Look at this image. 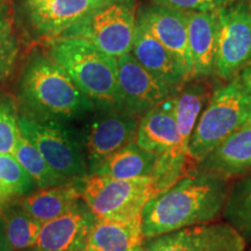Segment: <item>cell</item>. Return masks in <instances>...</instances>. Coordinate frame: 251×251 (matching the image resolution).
Instances as JSON below:
<instances>
[{
  "mask_svg": "<svg viewBox=\"0 0 251 251\" xmlns=\"http://www.w3.org/2000/svg\"><path fill=\"white\" fill-rule=\"evenodd\" d=\"M230 181L191 170L144 206L141 220L144 238L219 221Z\"/></svg>",
  "mask_w": 251,
  "mask_h": 251,
  "instance_id": "6da1fadb",
  "label": "cell"
},
{
  "mask_svg": "<svg viewBox=\"0 0 251 251\" xmlns=\"http://www.w3.org/2000/svg\"><path fill=\"white\" fill-rule=\"evenodd\" d=\"M18 94L24 112L36 118L71 122L86 118L96 106L51 57L34 52L25 64Z\"/></svg>",
  "mask_w": 251,
  "mask_h": 251,
  "instance_id": "7a4b0ae2",
  "label": "cell"
},
{
  "mask_svg": "<svg viewBox=\"0 0 251 251\" xmlns=\"http://www.w3.org/2000/svg\"><path fill=\"white\" fill-rule=\"evenodd\" d=\"M49 50L50 57L68 72L96 108L120 109L117 57L79 37H56L50 41Z\"/></svg>",
  "mask_w": 251,
  "mask_h": 251,
  "instance_id": "3957f363",
  "label": "cell"
},
{
  "mask_svg": "<svg viewBox=\"0 0 251 251\" xmlns=\"http://www.w3.org/2000/svg\"><path fill=\"white\" fill-rule=\"evenodd\" d=\"M251 122V94L238 78L211 96L187 147L190 171L235 131Z\"/></svg>",
  "mask_w": 251,
  "mask_h": 251,
  "instance_id": "277c9868",
  "label": "cell"
},
{
  "mask_svg": "<svg viewBox=\"0 0 251 251\" xmlns=\"http://www.w3.org/2000/svg\"><path fill=\"white\" fill-rule=\"evenodd\" d=\"M19 128L62 177L77 183L89 176L83 135L68 122L47 120L23 112L19 114Z\"/></svg>",
  "mask_w": 251,
  "mask_h": 251,
  "instance_id": "5b68a950",
  "label": "cell"
},
{
  "mask_svg": "<svg viewBox=\"0 0 251 251\" xmlns=\"http://www.w3.org/2000/svg\"><path fill=\"white\" fill-rule=\"evenodd\" d=\"M80 197L97 219L130 220L141 216L146 203L158 194L150 178L115 179L87 176L80 181Z\"/></svg>",
  "mask_w": 251,
  "mask_h": 251,
  "instance_id": "8992f818",
  "label": "cell"
},
{
  "mask_svg": "<svg viewBox=\"0 0 251 251\" xmlns=\"http://www.w3.org/2000/svg\"><path fill=\"white\" fill-rule=\"evenodd\" d=\"M136 19L134 0H112L81 19L59 37L87 40L105 54L119 58L131 51Z\"/></svg>",
  "mask_w": 251,
  "mask_h": 251,
  "instance_id": "52a82bcc",
  "label": "cell"
},
{
  "mask_svg": "<svg viewBox=\"0 0 251 251\" xmlns=\"http://www.w3.org/2000/svg\"><path fill=\"white\" fill-rule=\"evenodd\" d=\"M218 23L215 74L229 80L251 62V12L248 2L220 9Z\"/></svg>",
  "mask_w": 251,
  "mask_h": 251,
  "instance_id": "ba28073f",
  "label": "cell"
},
{
  "mask_svg": "<svg viewBox=\"0 0 251 251\" xmlns=\"http://www.w3.org/2000/svg\"><path fill=\"white\" fill-rule=\"evenodd\" d=\"M247 242L226 221L193 226L147 238L137 251H246Z\"/></svg>",
  "mask_w": 251,
  "mask_h": 251,
  "instance_id": "9c48e42d",
  "label": "cell"
},
{
  "mask_svg": "<svg viewBox=\"0 0 251 251\" xmlns=\"http://www.w3.org/2000/svg\"><path fill=\"white\" fill-rule=\"evenodd\" d=\"M83 135L89 176L103 161L133 142L136 137L137 118L119 108L98 109Z\"/></svg>",
  "mask_w": 251,
  "mask_h": 251,
  "instance_id": "30bf717a",
  "label": "cell"
},
{
  "mask_svg": "<svg viewBox=\"0 0 251 251\" xmlns=\"http://www.w3.org/2000/svg\"><path fill=\"white\" fill-rule=\"evenodd\" d=\"M118 86L120 109L136 118L177 93L144 69L131 52L118 58Z\"/></svg>",
  "mask_w": 251,
  "mask_h": 251,
  "instance_id": "8fae6325",
  "label": "cell"
},
{
  "mask_svg": "<svg viewBox=\"0 0 251 251\" xmlns=\"http://www.w3.org/2000/svg\"><path fill=\"white\" fill-rule=\"evenodd\" d=\"M135 142L143 149L164 155L172 165L185 174L190 171L187 151L180 142L175 118L174 96L143 115L139 122Z\"/></svg>",
  "mask_w": 251,
  "mask_h": 251,
  "instance_id": "7c38bea8",
  "label": "cell"
},
{
  "mask_svg": "<svg viewBox=\"0 0 251 251\" xmlns=\"http://www.w3.org/2000/svg\"><path fill=\"white\" fill-rule=\"evenodd\" d=\"M112 0H21L34 33L56 39L86 15Z\"/></svg>",
  "mask_w": 251,
  "mask_h": 251,
  "instance_id": "4fadbf2b",
  "label": "cell"
},
{
  "mask_svg": "<svg viewBox=\"0 0 251 251\" xmlns=\"http://www.w3.org/2000/svg\"><path fill=\"white\" fill-rule=\"evenodd\" d=\"M137 20L146 25L156 37L179 63L187 80L194 79V70L188 48V30L185 12L151 5L141 8Z\"/></svg>",
  "mask_w": 251,
  "mask_h": 251,
  "instance_id": "5bb4252c",
  "label": "cell"
},
{
  "mask_svg": "<svg viewBox=\"0 0 251 251\" xmlns=\"http://www.w3.org/2000/svg\"><path fill=\"white\" fill-rule=\"evenodd\" d=\"M94 219L81 199L67 214L41 226L35 244L26 251H85Z\"/></svg>",
  "mask_w": 251,
  "mask_h": 251,
  "instance_id": "9a60e30c",
  "label": "cell"
},
{
  "mask_svg": "<svg viewBox=\"0 0 251 251\" xmlns=\"http://www.w3.org/2000/svg\"><path fill=\"white\" fill-rule=\"evenodd\" d=\"M193 170V169H192ZM194 170L230 181L251 174V122L207 155Z\"/></svg>",
  "mask_w": 251,
  "mask_h": 251,
  "instance_id": "2e32d148",
  "label": "cell"
},
{
  "mask_svg": "<svg viewBox=\"0 0 251 251\" xmlns=\"http://www.w3.org/2000/svg\"><path fill=\"white\" fill-rule=\"evenodd\" d=\"M130 52L144 69L177 92L188 81L174 55L137 19Z\"/></svg>",
  "mask_w": 251,
  "mask_h": 251,
  "instance_id": "e0dca14e",
  "label": "cell"
},
{
  "mask_svg": "<svg viewBox=\"0 0 251 251\" xmlns=\"http://www.w3.org/2000/svg\"><path fill=\"white\" fill-rule=\"evenodd\" d=\"M188 48L194 78H205L215 72L218 51V12H185Z\"/></svg>",
  "mask_w": 251,
  "mask_h": 251,
  "instance_id": "ac0fdd59",
  "label": "cell"
},
{
  "mask_svg": "<svg viewBox=\"0 0 251 251\" xmlns=\"http://www.w3.org/2000/svg\"><path fill=\"white\" fill-rule=\"evenodd\" d=\"M144 240L141 216L130 220L96 218L85 251H137Z\"/></svg>",
  "mask_w": 251,
  "mask_h": 251,
  "instance_id": "d6986e66",
  "label": "cell"
},
{
  "mask_svg": "<svg viewBox=\"0 0 251 251\" xmlns=\"http://www.w3.org/2000/svg\"><path fill=\"white\" fill-rule=\"evenodd\" d=\"M159 161V153L143 149L133 141L109 156L93 171L92 175L115 179L150 178L153 180L158 175Z\"/></svg>",
  "mask_w": 251,
  "mask_h": 251,
  "instance_id": "ffe728a7",
  "label": "cell"
},
{
  "mask_svg": "<svg viewBox=\"0 0 251 251\" xmlns=\"http://www.w3.org/2000/svg\"><path fill=\"white\" fill-rule=\"evenodd\" d=\"M79 186L80 181L61 186L40 188L39 191H34L25 196L18 203L28 214L43 225L67 214L78 205L81 200Z\"/></svg>",
  "mask_w": 251,
  "mask_h": 251,
  "instance_id": "44dd1931",
  "label": "cell"
},
{
  "mask_svg": "<svg viewBox=\"0 0 251 251\" xmlns=\"http://www.w3.org/2000/svg\"><path fill=\"white\" fill-rule=\"evenodd\" d=\"M211 91L203 81L190 83L180 87L174 96L175 118L180 142L186 149L200 115L211 99Z\"/></svg>",
  "mask_w": 251,
  "mask_h": 251,
  "instance_id": "7402d4cb",
  "label": "cell"
},
{
  "mask_svg": "<svg viewBox=\"0 0 251 251\" xmlns=\"http://www.w3.org/2000/svg\"><path fill=\"white\" fill-rule=\"evenodd\" d=\"M222 218L251 243V174L230 185Z\"/></svg>",
  "mask_w": 251,
  "mask_h": 251,
  "instance_id": "603a6c76",
  "label": "cell"
},
{
  "mask_svg": "<svg viewBox=\"0 0 251 251\" xmlns=\"http://www.w3.org/2000/svg\"><path fill=\"white\" fill-rule=\"evenodd\" d=\"M12 155L23 165V168L33 178L39 188H48L75 183L52 170L39 150L29 142V140L21 133V130L18 135L17 144Z\"/></svg>",
  "mask_w": 251,
  "mask_h": 251,
  "instance_id": "cb8c5ba5",
  "label": "cell"
},
{
  "mask_svg": "<svg viewBox=\"0 0 251 251\" xmlns=\"http://www.w3.org/2000/svg\"><path fill=\"white\" fill-rule=\"evenodd\" d=\"M0 214L12 251H26L35 244L42 224L28 214L18 202L5 206Z\"/></svg>",
  "mask_w": 251,
  "mask_h": 251,
  "instance_id": "d4e9b609",
  "label": "cell"
},
{
  "mask_svg": "<svg viewBox=\"0 0 251 251\" xmlns=\"http://www.w3.org/2000/svg\"><path fill=\"white\" fill-rule=\"evenodd\" d=\"M36 184L12 153H0V205L35 191Z\"/></svg>",
  "mask_w": 251,
  "mask_h": 251,
  "instance_id": "484cf974",
  "label": "cell"
},
{
  "mask_svg": "<svg viewBox=\"0 0 251 251\" xmlns=\"http://www.w3.org/2000/svg\"><path fill=\"white\" fill-rule=\"evenodd\" d=\"M19 114L13 100L9 97L0 98V153H13L17 144Z\"/></svg>",
  "mask_w": 251,
  "mask_h": 251,
  "instance_id": "4316f807",
  "label": "cell"
},
{
  "mask_svg": "<svg viewBox=\"0 0 251 251\" xmlns=\"http://www.w3.org/2000/svg\"><path fill=\"white\" fill-rule=\"evenodd\" d=\"M153 5L180 12H218L233 5L235 0H150Z\"/></svg>",
  "mask_w": 251,
  "mask_h": 251,
  "instance_id": "83f0119b",
  "label": "cell"
},
{
  "mask_svg": "<svg viewBox=\"0 0 251 251\" xmlns=\"http://www.w3.org/2000/svg\"><path fill=\"white\" fill-rule=\"evenodd\" d=\"M19 52V43L12 28L0 34V85L11 75Z\"/></svg>",
  "mask_w": 251,
  "mask_h": 251,
  "instance_id": "f1b7e54d",
  "label": "cell"
},
{
  "mask_svg": "<svg viewBox=\"0 0 251 251\" xmlns=\"http://www.w3.org/2000/svg\"><path fill=\"white\" fill-rule=\"evenodd\" d=\"M12 28L11 7L8 0H0V34Z\"/></svg>",
  "mask_w": 251,
  "mask_h": 251,
  "instance_id": "f546056e",
  "label": "cell"
},
{
  "mask_svg": "<svg viewBox=\"0 0 251 251\" xmlns=\"http://www.w3.org/2000/svg\"><path fill=\"white\" fill-rule=\"evenodd\" d=\"M240 79L242 85L246 87V90L251 94V62L246 68L242 69L240 76L237 77Z\"/></svg>",
  "mask_w": 251,
  "mask_h": 251,
  "instance_id": "4dcf8cb0",
  "label": "cell"
},
{
  "mask_svg": "<svg viewBox=\"0 0 251 251\" xmlns=\"http://www.w3.org/2000/svg\"><path fill=\"white\" fill-rule=\"evenodd\" d=\"M0 251H12L11 247H9L7 236L5 233V226L4 221H2L1 214H0Z\"/></svg>",
  "mask_w": 251,
  "mask_h": 251,
  "instance_id": "1f68e13d",
  "label": "cell"
},
{
  "mask_svg": "<svg viewBox=\"0 0 251 251\" xmlns=\"http://www.w3.org/2000/svg\"><path fill=\"white\" fill-rule=\"evenodd\" d=\"M248 6H249V9H250V12H251V1H248Z\"/></svg>",
  "mask_w": 251,
  "mask_h": 251,
  "instance_id": "d6a6232c",
  "label": "cell"
},
{
  "mask_svg": "<svg viewBox=\"0 0 251 251\" xmlns=\"http://www.w3.org/2000/svg\"><path fill=\"white\" fill-rule=\"evenodd\" d=\"M247 1H251V0H247Z\"/></svg>",
  "mask_w": 251,
  "mask_h": 251,
  "instance_id": "836d02e7",
  "label": "cell"
}]
</instances>
